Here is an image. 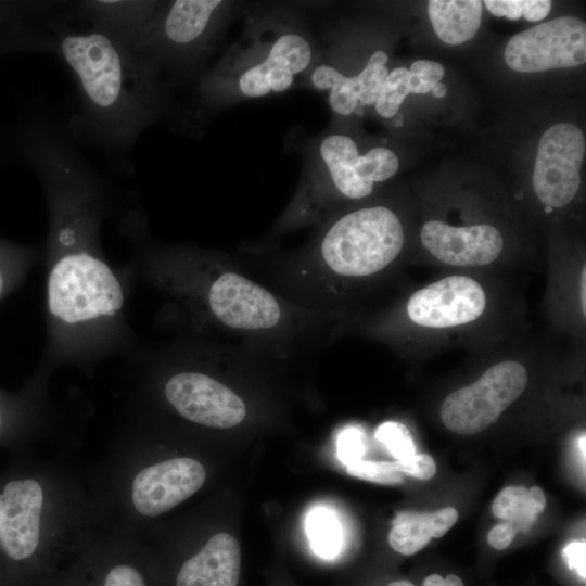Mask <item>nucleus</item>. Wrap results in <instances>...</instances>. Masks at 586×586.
Wrapping results in <instances>:
<instances>
[{
    "label": "nucleus",
    "instance_id": "17",
    "mask_svg": "<svg viewBox=\"0 0 586 586\" xmlns=\"http://www.w3.org/2000/svg\"><path fill=\"white\" fill-rule=\"evenodd\" d=\"M161 1L84 0L71 4L75 16L91 27L110 33L136 46Z\"/></svg>",
    "mask_w": 586,
    "mask_h": 586
},
{
    "label": "nucleus",
    "instance_id": "22",
    "mask_svg": "<svg viewBox=\"0 0 586 586\" xmlns=\"http://www.w3.org/2000/svg\"><path fill=\"white\" fill-rule=\"evenodd\" d=\"M412 93L409 69L398 66L388 72L374 103L378 115L385 119L394 117L408 94Z\"/></svg>",
    "mask_w": 586,
    "mask_h": 586
},
{
    "label": "nucleus",
    "instance_id": "8",
    "mask_svg": "<svg viewBox=\"0 0 586 586\" xmlns=\"http://www.w3.org/2000/svg\"><path fill=\"white\" fill-rule=\"evenodd\" d=\"M507 65L521 73L568 68L586 61V24L565 15L514 35L507 43Z\"/></svg>",
    "mask_w": 586,
    "mask_h": 586
},
{
    "label": "nucleus",
    "instance_id": "27",
    "mask_svg": "<svg viewBox=\"0 0 586 586\" xmlns=\"http://www.w3.org/2000/svg\"><path fill=\"white\" fill-rule=\"evenodd\" d=\"M395 464L399 472L418 480H430L436 473V463L428 454H416L405 461H395Z\"/></svg>",
    "mask_w": 586,
    "mask_h": 586
},
{
    "label": "nucleus",
    "instance_id": "23",
    "mask_svg": "<svg viewBox=\"0 0 586 586\" xmlns=\"http://www.w3.org/2000/svg\"><path fill=\"white\" fill-rule=\"evenodd\" d=\"M375 437L383 443L396 461H405L416 455L409 431L398 422H385L375 431Z\"/></svg>",
    "mask_w": 586,
    "mask_h": 586
},
{
    "label": "nucleus",
    "instance_id": "37",
    "mask_svg": "<svg viewBox=\"0 0 586 586\" xmlns=\"http://www.w3.org/2000/svg\"><path fill=\"white\" fill-rule=\"evenodd\" d=\"M391 120L393 126L402 127L404 125V115L398 112L394 117L391 118Z\"/></svg>",
    "mask_w": 586,
    "mask_h": 586
},
{
    "label": "nucleus",
    "instance_id": "36",
    "mask_svg": "<svg viewBox=\"0 0 586 586\" xmlns=\"http://www.w3.org/2000/svg\"><path fill=\"white\" fill-rule=\"evenodd\" d=\"M431 92L435 98H443L447 93V88L443 82H437Z\"/></svg>",
    "mask_w": 586,
    "mask_h": 586
},
{
    "label": "nucleus",
    "instance_id": "16",
    "mask_svg": "<svg viewBox=\"0 0 586 586\" xmlns=\"http://www.w3.org/2000/svg\"><path fill=\"white\" fill-rule=\"evenodd\" d=\"M241 550L235 537L218 533L180 568L176 586H238Z\"/></svg>",
    "mask_w": 586,
    "mask_h": 586
},
{
    "label": "nucleus",
    "instance_id": "4",
    "mask_svg": "<svg viewBox=\"0 0 586 586\" xmlns=\"http://www.w3.org/2000/svg\"><path fill=\"white\" fill-rule=\"evenodd\" d=\"M206 267L190 280V300L216 327L249 341L282 340L302 330L321 314L285 301L232 266L202 256Z\"/></svg>",
    "mask_w": 586,
    "mask_h": 586
},
{
    "label": "nucleus",
    "instance_id": "38",
    "mask_svg": "<svg viewBox=\"0 0 586 586\" xmlns=\"http://www.w3.org/2000/svg\"><path fill=\"white\" fill-rule=\"evenodd\" d=\"M387 586H415V585L408 581H395V582L390 583Z\"/></svg>",
    "mask_w": 586,
    "mask_h": 586
},
{
    "label": "nucleus",
    "instance_id": "25",
    "mask_svg": "<svg viewBox=\"0 0 586 586\" xmlns=\"http://www.w3.org/2000/svg\"><path fill=\"white\" fill-rule=\"evenodd\" d=\"M337 457L345 464H352L361 460L365 454L362 433L356 428L343 430L336 442Z\"/></svg>",
    "mask_w": 586,
    "mask_h": 586
},
{
    "label": "nucleus",
    "instance_id": "19",
    "mask_svg": "<svg viewBox=\"0 0 586 586\" xmlns=\"http://www.w3.org/2000/svg\"><path fill=\"white\" fill-rule=\"evenodd\" d=\"M428 13L437 37L456 46L472 39L477 33L483 13L479 0H431Z\"/></svg>",
    "mask_w": 586,
    "mask_h": 586
},
{
    "label": "nucleus",
    "instance_id": "24",
    "mask_svg": "<svg viewBox=\"0 0 586 586\" xmlns=\"http://www.w3.org/2000/svg\"><path fill=\"white\" fill-rule=\"evenodd\" d=\"M346 472L352 476L380 484H398L404 481V474L397 470L395 462L361 459L346 466Z\"/></svg>",
    "mask_w": 586,
    "mask_h": 586
},
{
    "label": "nucleus",
    "instance_id": "30",
    "mask_svg": "<svg viewBox=\"0 0 586 586\" xmlns=\"http://www.w3.org/2000/svg\"><path fill=\"white\" fill-rule=\"evenodd\" d=\"M483 4L495 16L517 21L522 16V0H485Z\"/></svg>",
    "mask_w": 586,
    "mask_h": 586
},
{
    "label": "nucleus",
    "instance_id": "34",
    "mask_svg": "<svg viewBox=\"0 0 586 586\" xmlns=\"http://www.w3.org/2000/svg\"><path fill=\"white\" fill-rule=\"evenodd\" d=\"M423 586H463V583L455 574H448L445 578L438 574H431L424 579Z\"/></svg>",
    "mask_w": 586,
    "mask_h": 586
},
{
    "label": "nucleus",
    "instance_id": "20",
    "mask_svg": "<svg viewBox=\"0 0 586 586\" xmlns=\"http://www.w3.org/2000/svg\"><path fill=\"white\" fill-rule=\"evenodd\" d=\"M545 507L546 497L540 487L507 486L494 499L492 511L518 532L526 531Z\"/></svg>",
    "mask_w": 586,
    "mask_h": 586
},
{
    "label": "nucleus",
    "instance_id": "10",
    "mask_svg": "<svg viewBox=\"0 0 586 586\" xmlns=\"http://www.w3.org/2000/svg\"><path fill=\"white\" fill-rule=\"evenodd\" d=\"M167 403L183 419L213 429H229L246 417L244 400L232 388L200 371H180L164 385Z\"/></svg>",
    "mask_w": 586,
    "mask_h": 586
},
{
    "label": "nucleus",
    "instance_id": "7",
    "mask_svg": "<svg viewBox=\"0 0 586 586\" xmlns=\"http://www.w3.org/2000/svg\"><path fill=\"white\" fill-rule=\"evenodd\" d=\"M526 368L517 360L499 361L470 385L451 392L441 406V419L450 431L471 435L494 424L524 392Z\"/></svg>",
    "mask_w": 586,
    "mask_h": 586
},
{
    "label": "nucleus",
    "instance_id": "5",
    "mask_svg": "<svg viewBox=\"0 0 586 586\" xmlns=\"http://www.w3.org/2000/svg\"><path fill=\"white\" fill-rule=\"evenodd\" d=\"M92 234L63 231L53 234L63 252L48 278L50 314L65 324H84L113 317L123 307L124 291L110 266L91 253Z\"/></svg>",
    "mask_w": 586,
    "mask_h": 586
},
{
    "label": "nucleus",
    "instance_id": "28",
    "mask_svg": "<svg viewBox=\"0 0 586 586\" xmlns=\"http://www.w3.org/2000/svg\"><path fill=\"white\" fill-rule=\"evenodd\" d=\"M17 250L0 241V298L15 278Z\"/></svg>",
    "mask_w": 586,
    "mask_h": 586
},
{
    "label": "nucleus",
    "instance_id": "9",
    "mask_svg": "<svg viewBox=\"0 0 586 586\" xmlns=\"http://www.w3.org/2000/svg\"><path fill=\"white\" fill-rule=\"evenodd\" d=\"M585 137L572 124H557L542 136L533 173V188L545 207L569 204L581 186V167L585 157Z\"/></svg>",
    "mask_w": 586,
    "mask_h": 586
},
{
    "label": "nucleus",
    "instance_id": "21",
    "mask_svg": "<svg viewBox=\"0 0 586 586\" xmlns=\"http://www.w3.org/2000/svg\"><path fill=\"white\" fill-rule=\"evenodd\" d=\"M306 530L314 550L323 558L334 557L342 544L341 526L335 515L326 508L309 512Z\"/></svg>",
    "mask_w": 586,
    "mask_h": 586
},
{
    "label": "nucleus",
    "instance_id": "33",
    "mask_svg": "<svg viewBox=\"0 0 586 586\" xmlns=\"http://www.w3.org/2000/svg\"><path fill=\"white\" fill-rule=\"evenodd\" d=\"M549 0H522V16L530 22L544 20L551 9Z\"/></svg>",
    "mask_w": 586,
    "mask_h": 586
},
{
    "label": "nucleus",
    "instance_id": "39",
    "mask_svg": "<svg viewBox=\"0 0 586 586\" xmlns=\"http://www.w3.org/2000/svg\"><path fill=\"white\" fill-rule=\"evenodd\" d=\"M579 447H581V451L583 453V458L585 459V436H583L579 441Z\"/></svg>",
    "mask_w": 586,
    "mask_h": 586
},
{
    "label": "nucleus",
    "instance_id": "15",
    "mask_svg": "<svg viewBox=\"0 0 586 586\" xmlns=\"http://www.w3.org/2000/svg\"><path fill=\"white\" fill-rule=\"evenodd\" d=\"M61 2L0 1V49L7 52L50 50L62 14Z\"/></svg>",
    "mask_w": 586,
    "mask_h": 586
},
{
    "label": "nucleus",
    "instance_id": "29",
    "mask_svg": "<svg viewBox=\"0 0 586 586\" xmlns=\"http://www.w3.org/2000/svg\"><path fill=\"white\" fill-rule=\"evenodd\" d=\"M103 586H145V582L132 565L117 564L106 573Z\"/></svg>",
    "mask_w": 586,
    "mask_h": 586
},
{
    "label": "nucleus",
    "instance_id": "32",
    "mask_svg": "<svg viewBox=\"0 0 586 586\" xmlns=\"http://www.w3.org/2000/svg\"><path fill=\"white\" fill-rule=\"evenodd\" d=\"M514 528L509 523H500L495 525L487 534L488 544L497 549H506L514 538Z\"/></svg>",
    "mask_w": 586,
    "mask_h": 586
},
{
    "label": "nucleus",
    "instance_id": "18",
    "mask_svg": "<svg viewBox=\"0 0 586 586\" xmlns=\"http://www.w3.org/2000/svg\"><path fill=\"white\" fill-rule=\"evenodd\" d=\"M457 519L458 511L451 507L429 513L400 512L393 520L388 543L402 555H413L424 548L431 538L445 535Z\"/></svg>",
    "mask_w": 586,
    "mask_h": 586
},
{
    "label": "nucleus",
    "instance_id": "1",
    "mask_svg": "<svg viewBox=\"0 0 586 586\" xmlns=\"http://www.w3.org/2000/svg\"><path fill=\"white\" fill-rule=\"evenodd\" d=\"M54 50L76 81L72 133L109 156L125 158L141 135L169 113L171 97L162 72L132 43L91 26H64Z\"/></svg>",
    "mask_w": 586,
    "mask_h": 586
},
{
    "label": "nucleus",
    "instance_id": "40",
    "mask_svg": "<svg viewBox=\"0 0 586 586\" xmlns=\"http://www.w3.org/2000/svg\"><path fill=\"white\" fill-rule=\"evenodd\" d=\"M5 53L3 50L0 49V54Z\"/></svg>",
    "mask_w": 586,
    "mask_h": 586
},
{
    "label": "nucleus",
    "instance_id": "13",
    "mask_svg": "<svg viewBox=\"0 0 586 586\" xmlns=\"http://www.w3.org/2000/svg\"><path fill=\"white\" fill-rule=\"evenodd\" d=\"M46 493L34 477L14 479L0 493V547L14 561L36 553L42 538Z\"/></svg>",
    "mask_w": 586,
    "mask_h": 586
},
{
    "label": "nucleus",
    "instance_id": "31",
    "mask_svg": "<svg viewBox=\"0 0 586 586\" xmlns=\"http://www.w3.org/2000/svg\"><path fill=\"white\" fill-rule=\"evenodd\" d=\"M563 556L568 561L570 570H575L585 579L586 577V544L585 542H573L563 549Z\"/></svg>",
    "mask_w": 586,
    "mask_h": 586
},
{
    "label": "nucleus",
    "instance_id": "3",
    "mask_svg": "<svg viewBox=\"0 0 586 586\" xmlns=\"http://www.w3.org/2000/svg\"><path fill=\"white\" fill-rule=\"evenodd\" d=\"M317 227L289 266L305 295L303 301L310 296L305 306L311 310L321 293L326 295L340 282L360 281L381 273L404 247L402 221L382 204L329 217Z\"/></svg>",
    "mask_w": 586,
    "mask_h": 586
},
{
    "label": "nucleus",
    "instance_id": "35",
    "mask_svg": "<svg viewBox=\"0 0 586 586\" xmlns=\"http://www.w3.org/2000/svg\"><path fill=\"white\" fill-rule=\"evenodd\" d=\"M586 268L584 267L581 273V289H579V298H581V306L583 309V314L585 316L586 314V298H585V285H586Z\"/></svg>",
    "mask_w": 586,
    "mask_h": 586
},
{
    "label": "nucleus",
    "instance_id": "14",
    "mask_svg": "<svg viewBox=\"0 0 586 586\" xmlns=\"http://www.w3.org/2000/svg\"><path fill=\"white\" fill-rule=\"evenodd\" d=\"M420 239L432 256L454 267L487 266L504 249L499 230L486 224L455 227L430 220L422 226Z\"/></svg>",
    "mask_w": 586,
    "mask_h": 586
},
{
    "label": "nucleus",
    "instance_id": "2",
    "mask_svg": "<svg viewBox=\"0 0 586 586\" xmlns=\"http://www.w3.org/2000/svg\"><path fill=\"white\" fill-rule=\"evenodd\" d=\"M320 47L297 12L279 7L251 14L242 37L195 85L198 107L214 111L285 92L304 82Z\"/></svg>",
    "mask_w": 586,
    "mask_h": 586
},
{
    "label": "nucleus",
    "instance_id": "26",
    "mask_svg": "<svg viewBox=\"0 0 586 586\" xmlns=\"http://www.w3.org/2000/svg\"><path fill=\"white\" fill-rule=\"evenodd\" d=\"M409 72L420 81L421 93L431 92L435 85L441 82L445 74L443 65L431 60L413 62Z\"/></svg>",
    "mask_w": 586,
    "mask_h": 586
},
{
    "label": "nucleus",
    "instance_id": "12",
    "mask_svg": "<svg viewBox=\"0 0 586 586\" xmlns=\"http://www.w3.org/2000/svg\"><path fill=\"white\" fill-rule=\"evenodd\" d=\"M205 479L204 466L189 457L146 466L131 480V505L143 517L161 515L195 494Z\"/></svg>",
    "mask_w": 586,
    "mask_h": 586
},
{
    "label": "nucleus",
    "instance_id": "11",
    "mask_svg": "<svg viewBox=\"0 0 586 586\" xmlns=\"http://www.w3.org/2000/svg\"><path fill=\"white\" fill-rule=\"evenodd\" d=\"M486 308V294L474 279L454 275L413 292L406 305L408 318L416 324L445 329L479 319Z\"/></svg>",
    "mask_w": 586,
    "mask_h": 586
},
{
    "label": "nucleus",
    "instance_id": "6",
    "mask_svg": "<svg viewBox=\"0 0 586 586\" xmlns=\"http://www.w3.org/2000/svg\"><path fill=\"white\" fill-rule=\"evenodd\" d=\"M233 7L221 0L161 1L136 47L162 74L188 75L212 52Z\"/></svg>",
    "mask_w": 586,
    "mask_h": 586
}]
</instances>
